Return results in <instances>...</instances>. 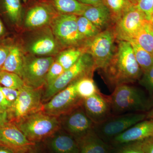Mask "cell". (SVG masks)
Wrapping results in <instances>:
<instances>
[{"instance_id":"obj_1","label":"cell","mask_w":153,"mask_h":153,"mask_svg":"<svg viewBox=\"0 0 153 153\" xmlns=\"http://www.w3.org/2000/svg\"><path fill=\"white\" fill-rule=\"evenodd\" d=\"M117 41L116 51L112 60L101 70L105 80L112 90L118 85L137 82L143 74L130 42Z\"/></svg>"},{"instance_id":"obj_2","label":"cell","mask_w":153,"mask_h":153,"mask_svg":"<svg viewBox=\"0 0 153 153\" xmlns=\"http://www.w3.org/2000/svg\"><path fill=\"white\" fill-rule=\"evenodd\" d=\"M109 97L112 115L147 113L153 107V101L150 95L130 84L118 85Z\"/></svg>"},{"instance_id":"obj_3","label":"cell","mask_w":153,"mask_h":153,"mask_svg":"<svg viewBox=\"0 0 153 153\" xmlns=\"http://www.w3.org/2000/svg\"><path fill=\"white\" fill-rule=\"evenodd\" d=\"M14 124L28 140L36 143L46 140L61 129L59 117L47 114L43 111Z\"/></svg>"},{"instance_id":"obj_4","label":"cell","mask_w":153,"mask_h":153,"mask_svg":"<svg viewBox=\"0 0 153 153\" xmlns=\"http://www.w3.org/2000/svg\"><path fill=\"white\" fill-rule=\"evenodd\" d=\"M116 41L111 27L85 42L86 52L92 57L96 69L102 70L109 64L116 51Z\"/></svg>"},{"instance_id":"obj_5","label":"cell","mask_w":153,"mask_h":153,"mask_svg":"<svg viewBox=\"0 0 153 153\" xmlns=\"http://www.w3.org/2000/svg\"><path fill=\"white\" fill-rule=\"evenodd\" d=\"M42 88L25 85L19 90L16 100L7 112L9 122L15 123L30 115L43 111Z\"/></svg>"},{"instance_id":"obj_6","label":"cell","mask_w":153,"mask_h":153,"mask_svg":"<svg viewBox=\"0 0 153 153\" xmlns=\"http://www.w3.org/2000/svg\"><path fill=\"white\" fill-rule=\"evenodd\" d=\"M95 70L92 57L88 53H84L74 65L65 71L52 85L46 88L43 93V102L49 101L55 94L81 77L93 75Z\"/></svg>"},{"instance_id":"obj_7","label":"cell","mask_w":153,"mask_h":153,"mask_svg":"<svg viewBox=\"0 0 153 153\" xmlns=\"http://www.w3.org/2000/svg\"><path fill=\"white\" fill-rule=\"evenodd\" d=\"M77 16L72 14L58 13L49 27L63 49L83 47L85 40L78 31Z\"/></svg>"},{"instance_id":"obj_8","label":"cell","mask_w":153,"mask_h":153,"mask_svg":"<svg viewBox=\"0 0 153 153\" xmlns=\"http://www.w3.org/2000/svg\"><path fill=\"white\" fill-rule=\"evenodd\" d=\"M146 113H130L112 115L101 123L94 124L93 130L105 142L109 143L114 138L138 123L145 120Z\"/></svg>"},{"instance_id":"obj_9","label":"cell","mask_w":153,"mask_h":153,"mask_svg":"<svg viewBox=\"0 0 153 153\" xmlns=\"http://www.w3.org/2000/svg\"><path fill=\"white\" fill-rule=\"evenodd\" d=\"M55 60L52 56L40 57L25 54L22 78L25 84L34 88H43L46 85L47 72Z\"/></svg>"},{"instance_id":"obj_10","label":"cell","mask_w":153,"mask_h":153,"mask_svg":"<svg viewBox=\"0 0 153 153\" xmlns=\"http://www.w3.org/2000/svg\"><path fill=\"white\" fill-rule=\"evenodd\" d=\"M76 81L44 103L43 111L47 114L60 117L82 104L83 99L76 91Z\"/></svg>"},{"instance_id":"obj_11","label":"cell","mask_w":153,"mask_h":153,"mask_svg":"<svg viewBox=\"0 0 153 153\" xmlns=\"http://www.w3.org/2000/svg\"><path fill=\"white\" fill-rule=\"evenodd\" d=\"M25 44L29 54L47 57L57 55L63 49L58 43L49 26L37 29Z\"/></svg>"},{"instance_id":"obj_12","label":"cell","mask_w":153,"mask_h":153,"mask_svg":"<svg viewBox=\"0 0 153 153\" xmlns=\"http://www.w3.org/2000/svg\"><path fill=\"white\" fill-rule=\"evenodd\" d=\"M61 128L77 140L93 129L94 124L86 114L82 104L59 117Z\"/></svg>"},{"instance_id":"obj_13","label":"cell","mask_w":153,"mask_h":153,"mask_svg":"<svg viewBox=\"0 0 153 153\" xmlns=\"http://www.w3.org/2000/svg\"><path fill=\"white\" fill-rule=\"evenodd\" d=\"M146 20L144 14L134 5L112 25L117 40L128 41L134 39Z\"/></svg>"},{"instance_id":"obj_14","label":"cell","mask_w":153,"mask_h":153,"mask_svg":"<svg viewBox=\"0 0 153 153\" xmlns=\"http://www.w3.org/2000/svg\"><path fill=\"white\" fill-rule=\"evenodd\" d=\"M36 143L28 139L13 123L0 126V146L8 148L15 153H26L37 146Z\"/></svg>"},{"instance_id":"obj_15","label":"cell","mask_w":153,"mask_h":153,"mask_svg":"<svg viewBox=\"0 0 153 153\" xmlns=\"http://www.w3.org/2000/svg\"><path fill=\"white\" fill-rule=\"evenodd\" d=\"M82 106L94 124L101 123L112 115L109 96L105 95L100 91L83 99Z\"/></svg>"},{"instance_id":"obj_16","label":"cell","mask_w":153,"mask_h":153,"mask_svg":"<svg viewBox=\"0 0 153 153\" xmlns=\"http://www.w3.org/2000/svg\"><path fill=\"white\" fill-rule=\"evenodd\" d=\"M58 14L52 4L38 3L30 7L26 13L25 27L29 30H36L49 26Z\"/></svg>"},{"instance_id":"obj_17","label":"cell","mask_w":153,"mask_h":153,"mask_svg":"<svg viewBox=\"0 0 153 153\" xmlns=\"http://www.w3.org/2000/svg\"><path fill=\"white\" fill-rule=\"evenodd\" d=\"M153 136V119L141 121L134 125L109 143L112 147L135 142L141 141Z\"/></svg>"},{"instance_id":"obj_18","label":"cell","mask_w":153,"mask_h":153,"mask_svg":"<svg viewBox=\"0 0 153 153\" xmlns=\"http://www.w3.org/2000/svg\"><path fill=\"white\" fill-rule=\"evenodd\" d=\"M46 140L54 153H79L76 140L61 128Z\"/></svg>"},{"instance_id":"obj_19","label":"cell","mask_w":153,"mask_h":153,"mask_svg":"<svg viewBox=\"0 0 153 153\" xmlns=\"http://www.w3.org/2000/svg\"><path fill=\"white\" fill-rule=\"evenodd\" d=\"M79 153H111L113 147L96 134L93 129L79 139Z\"/></svg>"},{"instance_id":"obj_20","label":"cell","mask_w":153,"mask_h":153,"mask_svg":"<svg viewBox=\"0 0 153 153\" xmlns=\"http://www.w3.org/2000/svg\"><path fill=\"white\" fill-rule=\"evenodd\" d=\"M82 16L92 22L101 31L112 27L111 13L105 4L99 5L88 6Z\"/></svg>"},{"instance_id":"obj_21","label":"cell","mask_w":153,"mask_h":153,"mask_svg":"<svg viewBox=\"0 0 153 153\" xmlns=\"http://www.w3.org/2000/svg\"><path fill=\"white\" fill-rule=\"evenodd\" d=\"M25 55L22 47L18 44H12L8 55L0 71L15 73L22 78Z\"/></svg>"},{"instance_id":"obj_22","label":"cell","mask_w":153,"mask_h":153,"mask_svg":"<svg viewBox=\"0 0 153 153\" xmlns=\"http://www.w3.org/2000/svg\"><path fill=\"white\" fill-rule=\"evenodd\" d=\"M3 13L13 25H19L23 17L21 0H0Z\"/></svg>"},{"instance_id":"obj_23","label":"cell","mask_w":153,"mask_h":153,"mask_svg":"<svg viewBox=\"0 0 153 153\" xmlns=\"http://www.w3.org/2000/svg\"><path fill=\"white\" fill-rule=\"evenodd\" d=\"M52 6L58 13L82 16L88 5L77 0H52Z\"/></svg>"},{"instance_id":"obj_24","label":"cell","mask_w":153,"mask_h":153,"mask_svg":"<svg viewBox=\"0 0 153 153\" xmlns=\"http://www.w3.org/2000/svg\"><path fill=\"white\" fill-rule=\"evenodd\" d=\"M85 53L86 49L84 46L67 48L59 52L55 60L66 71L74 65Z\"/></svg>"},{"instance_id":"obj_25","label":"cell","mask_w":153,"mask_h":153,"mask_svg":"<svg viewBox=\"0 0 153 153\" xmlns=\"http://www.w3.org/2000/svg\"><path fill=\"white\" fill-rule=\"evenodd\" d=\"M134 39L143 49L153 55V29L149 21L144 22Z\"/></svg>"},{"instance_id":"obj_26","label":"cell","mask_w":153,"mask_h":153,"mask_svg":"<svg viewBox=\"0 0 153 153\" xmlns=\"http://www.w3.org/2000/svg\"><path fill=\"white\" fill-rule=\"evenodd\" d=\"M92 76L93 75L84 76L75 81L76 92L83 100L90 97L100 91Z\"/></svg>"},{"instance_id":"obj_27","label":"cell","mask_w":153,"mask_h":153,"mask_svg":"<svg viewBox=\"0 0 153 153\" xmlns=\"http://www.w3.org/2000/svg\"><path fill=\"white\" fill-rule=\"evenodd\" d=\"M128 42L131 44L137 62L143 73H145L153 65V55L143 49L134 39Z\"/></svg>"},{"instance_id":"obj_28","label":"cell","mask_w":153,"mask_h":153,"mask_svg":"<svg viewBox=\"0 0 153 153\" xmlns=\"http://www.w3.org/2000/svg\"><path fill=\"white\" fill-rule=\"evenodd\" d=\"M104 4L110 11L113 25L135 5L129 0H103Z\"/></svg>"},{"instance_id":"obj_29","label":"cell","mask_w":153,"mask_h":153,"mask_svg":"<svg viewBox=\"0 0 153 153\" xmlns=\"http://www.w3.org/2000/svg\"><path fill=\"white\" fill-rule=\"evenodd\" d=\"M77 25L79 34L86 42L101 32L92 22L83 16H77Z\"/></svg>"},{"instance_id":"obj_30","label":"cell","mask_w":153,"mask_h":153,"mask_svg":"<svg viewBox=\"0 0 153 153\" xmlns=\"http://www.w3.org/2000/svg\"><path fill=\"white\" fill-rule=\"evenodd\" d=\"M25 85L24 80L18 74L0 71V85L1 86L20 90Z\"/></svg>"},{"instance_id":"obj_31","label":"cell","mask_w":153,"mask_h":153,"mask_svg":"<svg viewBox=\"0 0 153 153\" xmlns=\"http://www.w3.org/2000/svg\"><path fill=\"white\" fill-rule=\"evenodd\" d=\"M111 153H145L141 141L118 145L113 147Z\"/></svg>"},{"instance_id":"obj_32","label":"cell","mask_w":153,"mask_h":153,"mask_svg":"<svg viewBox=\"0 0 153 153\" xmlns=\"http://www.w3.org/2000/svg\"><path fill=\"white\" fill-rule=\"evenodd\" d=\"M63 66L55 60L50 66L46 76V88L52 85L65 71Z\"/></svg>"},{"instance_id":"obj_33","label":"cell","mask_w":153,"mask_h":153,"mask_svg":"<svg viewBox=\"0 0 153 153\" xmlns=\"http://www.w3.org/2000/svg\"><path fill=\"white\" fill-rule=\"evenodd\" d=\"M139 81L140 84L147 91L150 95L153 97V65L147 71L143 73Z\"/></svg>"},{"instance_id":"obj_34","label":"cell","mask_w":153,"mask_h":153,"mask_svg":"<svg viewBox=\"0 0 153 153\" xmlns=\"http://www.w3.org/2000/svg\"><path fill=\"white\" fill-rule=\"evenodd\" d=\"M135 7L144 14L146 20L149 21L153 14V0H138Z\"/></svg>"},{"instance_id":"obj_35","label":"cell","mask_w":153,"mask_h":153,"mask_svg":"<svg viewBox=\"0 0 153 153\" xmlns=\"http://www.w3.org/2000/svg\"><path fill=\"white\" fill-rule=\"evenodd\" d=\"M0 88L6 100L12 106L19 95V90L4 87L1 85H0Z\"/></svg>"},{"instance_id":"obj_36","label":"cell","mask_w":153,"mask_h":153,"mask_svg":"<svg viewBox=\"0 0 153 153\" xmlns=\"http://www.w3.org/2000/svg\"><path fill=\"white\" fill-rule=\"evenodd\" d=\"M11 45L12 44L7 43L0 44V70L4 65L7 56L8 55Z\"/></svg>"},{"instance_id":"obj_37","label":"cell","mask_w":153,"mask_h":153,"mask_svg":"<svg viewBox=\"0 0 153 153\" xmlns=\"http://www.w3.org/2000/svg\"><path fill=\"white\" fill-rule=\"evenodd\" d=\"M141 143L145 153H153V136L141 141Z\"/></svg>"},{"instance_id":"obj_38","label":"cell","mask_w":153,"mask_h":153,"mask_svg":"<svg viewBox=\"0 0 153 153\" xmlns=\"http://www.w3.org/2000/svg\"><path fill=\"white\" fill-rule=\"evenodd\" d=\"M11 107L0 88V112H7Z\"/></svg>"},{"instance_id":"obj_39","label":"cell","mask_w":153,"mask_h":153,"mask_svg":"<svg viewBox=\"0 0 153 153\" xmlns=\"http://www.w3.org/2000/svg\"><path fill=\"white\" fill-rule=\"evenodd\" d=\"M79 2L88 6H95L104 4L103 0H77Z\"/></svg>"},{"instance_id":"obj_40","label":"cell","mask_w":153,"mask_h":153,"mask_svg":"<svg viewBox=\"0 0 153 153\" xmlns=\"http://www.w3.org/2000/svg\"><path fill=\"white\" fill-rule=\"evenodd\" d=\"M10 122L7 112H0V126Z\"/></svg>"},{"instance_id":"obj_41","label":"cell","mask_w":153,"mask_h":153,"mask_svg":"<svg viewBox=\"0 0 153 153\" xmlns=\"http://www.w3.org/2000/svg\"><path fill=\"white\" fill-rule=\"evenodd\" d=\"M6 30L4 26L1 19H0V39L2 38L5 34Z\"/></svg>"},{"instance_id":"obj_42","label":"cell","mask_w":153,"mask_h":153,"mask_svg":"<svg viewBox=\"0 0 153 153\" xmlns=\"http://www.w3.org/2000/svg\"><path fill=\"white\" fill-rule=\"evenodd\" d=\"M0 153H15L8 148L0 146Z\"/></svg>"},{"instance_id":"obj_43","label":"cell","mask_w":153,"mask_h":153,"mask_svg":"<svg viewBox=\"0 0 153 153\" xmlns=\"http://www.w3.org/2000/svg\"><path fill=\"white\" fill-rule=\"evenodd\" d=\"M153 119V107L146 113V119Z\"/></svg>"},{"instance_id":"obj_44","label":"cell","mask_w":153,"mask_h":153,"mask_svg":"<svg viewBox=\"0 0 153 153\" xmlns=\"http://www.w3.org/2000/svg\"><path fill=\"white\" fill-rule=\"evenodd\" d=\"M149 22L151 26H152V27L153 29V14L152 15V16H151V19H150Z\"/></svg>"},{"instance_id":"obj_45","label":"cell","mask_w":153,"mask_h":153,"mask_svg":"<svg viewBox=\"0 0 153 153\" xmlns=\"http://www.w3.org/2000/svg\"><path fill=\"white\" fill-rule=\"evenodd\" d=\"M36 147H37V146H36L35 149H33L32 150L29 151V152L26 153H38L37 152V149H36Z\"/></svg>"},{"instance_id":"obj_46","label":"cell","mask_w":153,"mask_h":153,"mask_svg":"<svg viewBox=\"0 0 153 153\" xmlns=\"http://www.w3.org/2000/svg\"><path fill=\"white\" fill-rule=\"evenodd\" d=\"M134 5H135L136 4L137 1L138 0H129Z\"/></svg>"}]
</instances>
